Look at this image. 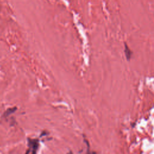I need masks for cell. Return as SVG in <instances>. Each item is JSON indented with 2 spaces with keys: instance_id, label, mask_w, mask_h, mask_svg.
Masks as SVG:
<instances>
[{
  "instance_id": "1",
  "label": "cell",
  "mask_w": 154,
  "mask_h": 154,
  "mask_svg": "<svg viewBox=\"0 0 154 154\" xmlns=\"http://www.w3.org/2000/svg\"><path fill=\"white\" fill-rule=\"evenodd\" d=\"M39 141L38 139H28V150L27 152V153L36 154L37 152V149H38L39 146Z\"/></svg>"
},
{
  "instance_id": "2",
  "label": "cell",
  "mask_w": 154,
  "mask_h": 154,
  "mask_svg": "<svg viewBox=\"0 0 154 154\" xmlns=\"http://www.w3.org/2000/svg\"><path fill=\"white\" fill-rule=\"evenodd\" d=\"M125 54L126 56L127 60L129 61L131 60V57L132 52L129 49V48L128 47L127 45L125 44Z\"/></svg>"
}]
</instances>
